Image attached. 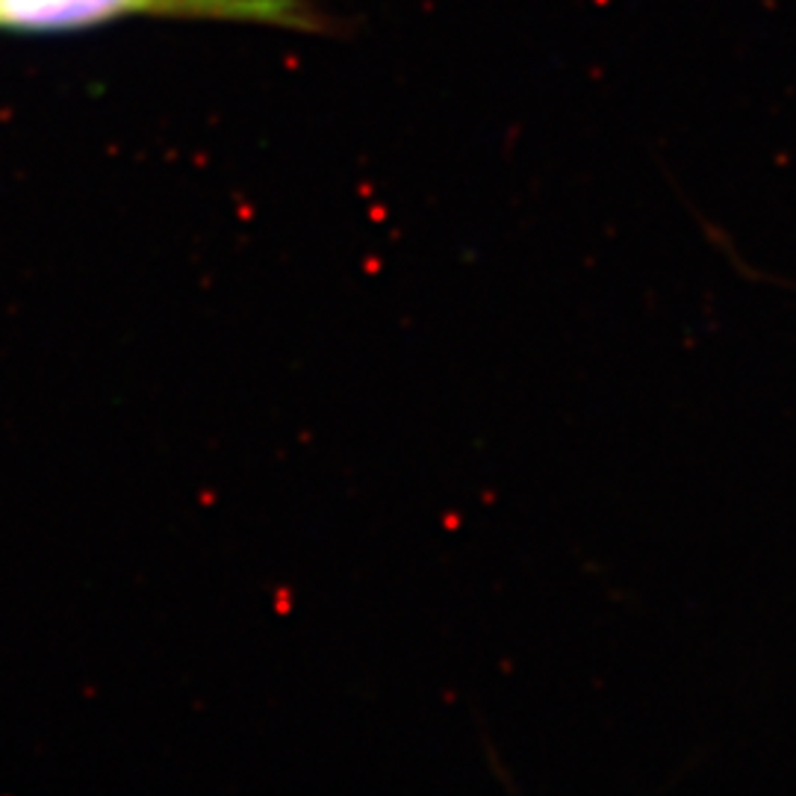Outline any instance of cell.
<instances>
[{
  "label": "cell",
  "mask_w": 796,
  "mask_h": 796,
  "mask_svg": "<svg viewBox=\"0 0 796 796\" xmlns=\"http://www.w3.org/2000/svg\"><path fill=\"white\" fill-rule=\"evenodd\" d=\"M131 15H198L310 27L295 0H0L3 33H71Z\"/></svg>",
  "instance_id": "obj_1"
}]
</instances>
